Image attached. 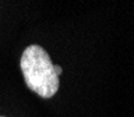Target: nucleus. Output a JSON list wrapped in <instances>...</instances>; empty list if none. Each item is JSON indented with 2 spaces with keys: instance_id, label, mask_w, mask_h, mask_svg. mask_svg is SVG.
Listing matches in <instances>:
<instances>
[{
  "instance_id": "nucleus-1",
  "label": "nucleus",
  "mask_w": 134,
  "mask_h": 117,
  "mask_svg": "<svg viewBox=\"0 0 134 117\" xmlns=\"http://www.w3.org/2000/svg\"><path fill=\"white\" fill-rule=\"evenodd\" d=\"M20 66L27 86L41 98L49 99L59 91V75L43 48L31 45L24 49Z\"/></svg>"
},
{
  "instance_id": "nucleus-2",
  "label": "nucleus",
  "mask_w": 134,
  "mask_h": 117,
  "mask_svg": "<svg viewBox=\"0 0 134 117\" xmlns=\"http://www.w3.org/2000/svg\"><path fill=\"white\" fill-rule=\"evenodd\" d=\"M54 71H56L57 75H60L62 74V67L60 66H54Z\"/></svg>"
},
{
  "instance_id": "nucleus-3",
  "label": "nucleus",
  "mask_w": 134,
  "mask_h": 117,
  "mask_svg": "<svg viewBox=\"0 0 134 117\" xmlns=\"http://www.w3.org/2000/svg\"><path fill=\"white\" fill-rule=\"evenodd\" d=\"M0 117H3V116H0Z\"/></svg>"
}]
</instances>
